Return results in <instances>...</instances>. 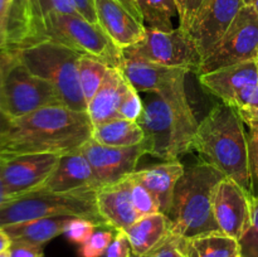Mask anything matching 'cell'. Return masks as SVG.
I'll use <instances>...</instances> for the list:
<instances>
[{
	"mask_svg": "<svg viewBox=\"0 0 258 257\" xmlns=\"http://www.w3.org/2000/svg\"><path fill=\"white\" fill-rule=\"evenodd\" d=\"M42 42L66 45L113 68L120 67L122 60V50L100 24L81 15L44 9L35 0H13L4 50L18 52Z\"/></svg>",
	"mask_w": 258,
	"mask_h": 257,
	"instance_id": "6da1fadb",
	"label": "cell"
},
{
	"mask_svg": "<svg viewBox=\"0 0 258 257\" xmlns=\"http://www.w3.org/2000/svg\"><path fill=\"white\" fill-rule=\"evenodd\" d=\"M87 111L48 106L14 118L0 145V159L25 154H63L78 150L92 138Z\"/></svg>",
	"mask_w": 258,
	"mask_h": 257,
	"instance_id": "7a4b0ae2",
	"label": "cell"
},
{
	"mask_svg": "<svg viewBox=\"0 0 258 257\" xmlns=\"http://www.w3.org/2000/svg\"><path fill=\"white\" fill-rule=\"evenodd\" d=\"M193 151L199 154L202 161L216 168L226 178L233 179L253 198L248 139L236 108L223 102L211 108L197 128Z\"/></svg>",
	"mask_w": 258,
	"mask_h": 257,
	"instance_id": "3957f363",
	"label": "cell"
},
{
	"mask_svg": "<svg viewBox=\"0 0 258 257\" xmlns=\"http://www.w3.org/2000/svg\"><path fill=\"white\" fill-rule=\"evenodd\" d=\"M226 176L204 161L186 166L176 183L168 217L170 233L181 238L221 232L213 214L217 184Z\"/></svg>",
	"mask_w": 258,
	"mask_h": 257,
	"instance_id": "277c9868",
	"label": "cell"
},
{
	"mask_svg": "<svg viewBox=\"0 0 258 257\" xmlns=\"http://www.w3.org/2000/svg\"><path fill=\"white\" fill-rule=\"evenodd\" d=\"M138 123L144 133V151L164 161L179 160L193 151L199 122L193 113L174 110L158 93H148Z\"/></svg>",
	"mask_w": 258,
	"mask_h": 257,
	"instance_id": "5b68a950",
	"label": "cell"
},
{
	"mask_svg": "<svg viewBox=\"0 0 258 257\" xmlns=\"http://www.w3.org/2000/svg\"><path fill=\"white\" fill-rule=\"evenodd\" d=\"M97 189L58 191L35 189L13 197L0 206V228L48 217H85L98 226H106L96 204Z\"/></svg>",
	"mask_w": 258,
	"mask_h": 257,
	"instance_id": "8992f818",
	"label": "cell"
},
{
	"mask_svg": "<svg viewBox=\"0 0 258 257\" xmlns=\"http://www.w3.org/2000/svg\"><path fill=\"white\" fill-rule=\"evenodd\" d=\"M17 53L30 72L48 81L57 90L67 107L87 111L77 72L82 53L53 42L38 43Z\"/></svg>",
	"mask_w": 258,
	"mask_h": 257,
	"instance_id": "52a82bcc",
	"label": "cell"
},
{
	"mask_svg": "<svg viewBox=\"0 0 258 257\" xmlns=\"http://www.w3.org/2000/svg\"><path fill=\"white\" fill-rule=\"evenodd\" d=\"M66 106L48 81L30 72L17 52L5 50L0 107L14 120L48 106Z\"/></svg>",
	"mask_w": 258,
	"mask_h": 257,
	"instance_id": "ba28073f",
	"label": "cell"
},
{
	"mask_svg": "<svg viewBox=\"0 0 258 257\" xmlns=\"http://www.w3.org/2000/svg\"><path fill=\"white\" fill-rule=\"evenodd\" d=\"M122 57L140 58L165 67L183 68L197 75L203 62L189 33L179 27L170 32L146 28L140 42L122 49Z\"/></svg>",
	"mask_w": 258,
	"mask_h": 257,
	"instance_id": "9c48e42d",
	"label": "cell"
},
{
	"mask_svg": "<svg viewBox=\"0 0 258 257\" xmlns=\"http://www.w3.org/2000/svg\"><path fill=\"white\" fill-rule=\"evenodd\" d=\"M258 57V13L243 5L216 49L202 62L199 75Z\"/></svg>",
	"mask_w": 258,
	"mask_h": 257,
	"instance_id": "30bf717a",
	"label": "cell"
},
{
	"mask_svg": "<svg viewBox=\"0 0 258 257\" xmlns=\"http://www.w3.org/2000/svg\"><path fill=\"white\" fill-rule=\"evenodd\" d=\"M243 5V0H204L188 32L202 59L216 49Z\"/></svg>",
	"mask_w": 258,
	"mask_h": 257,
	"instance_id": "8fae6325",
	"label": "cell"
},
{
	"mask_svg": "<svg viewBox=\"0 0 258 257\" xmlns=\"http://www.w3.org/2000/svg\"><path fill=\"white\" fill-rule=\"evenodd\" d=\"M95 7L98 24L121 50L144 38L146 25L134 0H95Z\"/></svg>",
	"mask_w": 258,
	"mask_h": 257,
	"instance_id": "7c38bea8",
	"label": "cell"
},
{
	"mask_svg": "<svg viewBox=\"0 0 258 257\" xmlns=\"http://www.w3.org/2000/svg\"><path fill=\"white\" fill-rule=\"evenodd\" d=\"M252 197L229 178H223L214 189L213 214L221 232L241 239L252 221Z\"/></svg>",
	"mask_w": 258,
	"mask_h": 257,
	"instance_id": "4fadbf2b",
	"label": "cell"
},
{
	"mask_svg": "<svg viewBox=\"0 0 258 257\" xmlns=\"http://www.w3.org/2000/svg\"><path fill=\"white\" fill-rule=\"evenodd\" d=\"M92 166L101 186L118 183L136 170L139 160L145 155L143 144L130 148H115L90 139L80 149Z\"/></svg>",
	"mask_w": 258,
	"mask_h": 257,
	"instance_id": "5bb4252c",
	"label": "cell"
},
{
	"mask_svg": "<svg viewBox=\"0 0 258 257\" xmlns=\"http://www.w3.org/2000/svg\"><path fill=\"white\" fill-rule=\"evenodd\" d=\"M60 155L25 154L0 159V169L9 196L17 197L39 189L54 169Z\"/></svg>",
	"mask_w": 258,
	"mask_h": 257,
	"instance_id": "9a60e30c",
	"label": "cell"
},
{
	"mask_svg": "<svg viewBox=\"0 0 258 257\" xmlns=\"http://www.w3.org/2000/svg\"><path fill=\"white\" fill-rule=\"evenodd\" d=\"M199 82L204 90L218 97L226 105L234 107L242 93L258 83L257 59L199 75Z\"/></svg>",
	"mask_w": 258,
	"mask_h": 257,
	"instance_id": "2e32d148",
	"label": "cell"
},
{
	"mask_svg": "<svg viewBox=\"0 0 258 257\" xmlns=\"http://www.w3.org/2000/svg\"><path fill=\"white\" fill-rule=\"evenodd\" d=\"M120 71L134 88L140 92L163 95L179 83L185 82L186 72L183 68L165 67L140 58L122 57Z\"/></svg>",
	"mask_w": 258,
	"mask_h": 257,
	"instance_id": "e0dca14e",
	"label": "cell"
},
{
	"mask_svg": "<svg viewBox=\"0 0 258 257\" xmlns=\"http://www.w3.org/2000/svg\"><path fill=\"white\" fill-rule=\"evenodd\" d=\"M98 188L95 171L80 149L60 155L50 175L40 186L58 193Z\"/></svg>",
	"mask_w": 258,
	"mask_h": 257,
	"instance_id": "ac0fdd59",
	"label": "cell"
},
{
	"mask_svg": "<svg viewBox=\"0 0 258 257\" xmlns=\"http://www.w3.org/2000/svg\"><path fill=\"white\" fill-rule=\"evenodd\" d=\"M96 204L98 214L106 226L116 232L125 231L140 218L131 199L130 176H126L118 183L98 188Z\"/></svg>",
	"mask_w": 258,
	"mask_h": 257,
	"instance_id": "d6986e66",
	"label": "cell"
},
{
	"mask_svg": "<svg viewBox=\"0 0 258 257\" xmlns=\"http://www.w3.org/2000/svg\"><path fill=\"white\" fill-rule=\"evenodd\" d=\"M184 170L185 166L180 163V160H169L141 170H135L130 174V178L143 184L153 193L160 212L166 216L171 206L174 189Z\"/></svg>",
	"mask_w": 258,
	"mask_h": 257,
	"instance_id": "ffe728a7",
	"label": "cell"
},
{
	"mask_svg": "<svg viewBox=\"0 0 258 257\" xmlns=\"http://www.w3.org/2000/svg\"><path fill=\"white\" fill-rule=\"evenodd\" d=\"M128 85L130 82L126 80L120 68H108L105 81L87 105V113L93 127L115 118H121L118 107Z\"/></svg>",
	"mask_w": 258,
	"mask_h": 257,
	"instance_id": "44dd1931",
	"label": "cell"
},
{
	"mask_svg": "<svg viewBox=\"0 0 258 257\" xmlns=\"http://www.w3.org/2000/svg\"><path fill=\"white\" fill-rule=\"evenodd\" d=\"M123 232L130 241L133 256L144 257L155 251L168 238L170 226L168 217L159 212L140 217Z\"/></svg>",
	"mask_w": 258,
	"mask_h": 257,
	"instance_id": "7402d4cb",
	"label": "cell"
},
{
	"mask_svg": "<svg viewBox=\"0 0 258 257\" xmlns=\"http://www.w3.org/2000/svg\"><path fill=\"white\" fill-rule=\"evenodd\" d=\"M70 218L71 217H48L13 224L3 229L12 242H25L37 246H44L47 242L64 233L66 224Z\"/></svg>",
	"mask_w": 258,
	"mask_h": 257,
	"instance_id": "603a6c76",
	"label": "cell"
},
{
	"mask_svg": "<svg viewBox=\"0 0 258 257\" xmlns=\"http://www.w3.org/2000/svg\"><path fill=\"white\" fill-rule=\"evenodd\" d=\"M180 248L185 257H241L238 239L223 232H212L191 238H181Z\"/></svg>",
	"mask_w": 258,
	"mask_h": 257,
	"instance_id": "cb8c5ba5",
	"label": "cell"
},
{
	"mask_svg": "<svg viewBox=\"0 0 258 257\" xmlns=\"http://www.w3.org/2000/svg\"><path fill=\"white\" fill-rule=\"evenodd\" d=\"M91 139L106 146L130 148L143 143L144 133L138 121L115 118L102 125L95 126Z\"/></svg>",
	"mask_w": 258,
	"mask_h": 257,
	"instance_id": "d4e9b609",
	"label": "cell"
},
{
	"mask_svg": "<svg viewBox=\"0 0 258 257\" xmlns=\"http://www.w3.org/2000/svg\"><path fill=\"white\" fill-rule=\"evenodd\" d=\"M146 28L163 32L173 30L174 15H178L175 0H136Z\"/></svg>",
	"mask_w": 258,
	"mask_h": 257,
	"instance_id": "484cf974",
	"label": "cell"
},
{
	"mask_svg": "<svg viewBox=\"0 0 258 257\" xmlns=\"http://www.w3.org/2000/svg\"><path fill=\"white\" fill-rule=\"evenodd\" d=\"M110 66L98 58L88 54H82L77 63L78 81L86 102H90L105 81Z\"/></svg>",
	"mask_w": 258,
	"mask_h": 257,
	"instance_id": "4316f807",
	"label": "cell"
},
{
	"mask_svg": "<svg viewBox=\"0 0 258 257\" xmlns=\"http://www.w3.org/2000/svg\"><path fill=\"white\" fill-rule=\"evenodd\" d=\"M115 229L108 226H98L90 238L81 244V257H101L105 256L107 247L113 239ZM116 232V231H115Z\"/></svg>",
	"mask_w": 258,
	"mask_h": 257,
	"instance_id": "83f0119b",
	"label": "cell"
},
{
	"mask_svg": "<svg viewBox=\"0 0 258 257\" xmlns=\"http://www.w3.org/2000/svg\"><path fill=\"white\" fill-rule=\"evenodd\" d=\"M131 199H133L134 207H135L136 212L140 217L160 212L158 202H156L153 193L148 190L143 184L138 183L134 179H131Z\"/></svg>",
	"mask_w": 258,
	"mask_h": 257,
	"instance_id": "f1b7e54d",
	"label": "cell"
},
{
	"mask_svg": "<svg viewBox=\"0 0 258 257\" xmlns=\"http://www.w3.org/2000/svg\"><path fill=\"white\" fill-rule=\"evenodd\" d=\"M244 125L251 126L258 123V83L244 91L234 106Z\"/></svg>",
	"mask_w": 258,
	"mask_h": 257,
	"instance_id": "f546056e",
	"label": "cell"
},
{
	"mask_svg": "<svg viewBox=\"0 0 258 257\" xmlns=\"http://www.w3.org/2000/svg\"><path fill=\"white\" fill-rule=\"evenodd\" d=\"M97 227V223L85 217H71L70 221L66 224L63 234H66L67 238L73 243L83 244Z\"/></svg>",
	"mask_w": 258,
	"mask_h": 257,
	"instance_id": "4dcf8cb0",
	"label": "cell"
},
{
	"mask_svg": "<svg viewBox=\"0 0 258 257\" xmlns=\"http://www.w3.org/2000/svg\"><path fill=\"white\" fill-rule=\"evenodd\" d=\"M238 242L242 257H258V198L252 199L251 226Z\"/></svg>",
	"mask_w": 258,
	"mask_h": 257,
	"instance_id": "1f68e13d",
	"label": "cell"
},
{
	"mask_svg": "<svg viewBox=\"0 0 258 257\" xmlns=\"http://www.w3.org/2000/svg\"><path fill=\"white\" fill-rule=\"evenodd\" d=\"M144 108V101L140 97L138 91L128 85L122 100H121L120 107H118V115L121 118L130 121H138L140 117L141 112Z\"/></svg>",
	"mask_w": 258,
	"mask_h": 257,
	"instance_id": "d6a6232c",
	"label": "cell"
},
{
	"mask_svg": "<svg viewBox=\"0 0 258 257\" xmlns=\"http://www.w3.org/2000/svg\"><path fill=\"white\" fill-rule=\"evenodd\" d=\"M248 166L252 184V196L258 198V123L248 126Z\"/></svg>",
	"mask_w": 258,
	"mask_h": 257,
	"instance_id": "836d02e7",
	"label": "cell"
},
{
	"mask_svg": "<svg viewBox=\"0 0 258 257\" xmlns=\"http://www.w3.org/2000/svg\"><path fill=\"white\" fill-rule=\"evenodd\" d=\"M204 0H175L179 28L188 33Z\"/></svg>",
	"mask_w": 258,
	"mask_h": 257,
	"instance_id": "e575fe53",
	"label": "cell"
},
{
	"mask_svg": "<svg viewBox=\"0 0 258 257\" xmlns=\"http://www.w3.org/2000/svg\"><path fill=\"white\" fill-rule=\"evenodd\" d=\"M133 256V248H131L130 241L123 231L116 232L115 237L111 241L110 246L105 252V257H131Z\"/></svg>",
	"mask_w": 258,
	"mask_h": 257,
	"instance_id": "d590c367",
	"label": "cell"
},
{
	"mask_svg": "<svg viewBox=\"0 0 258 257\" xmlns=\"http://www.w3.org/2000/svg\"><path fill=\"white\" fill-rule=\"evenodd\" d=\"M150 257H185L180 248V237L170 233L155 251L151 252Z\"/></svg>",
	"mask_w": 258,
	"mask_h": 257,
	"instance_id": "8d00e7d4",
	"label": "cell"
},
{
	"mask_svg": "<svg viewBox=\"0 0 258 257\" xmlns=\"http://www.w3.org/2000/svg\"><path fill=\"white\" fill-rule=\"evenodd\" d=\"M8 252L10 257H44L43 246L25 242H12Z\"/></svg>",
	"mask_w": 258,
	"mask_h": 257,
	"instance_id": "74e56055",
	"label": "cell"
},
{
	"mask_svg": "<svg viewBox=\"0 0 258 257\" xmlns=\"http://www.w3.org/2000/svg\"><path fill=\"white\" fill-rule=\"evenodd\" d=\"M13 0H0V52L5 49L8 34V24H9L10 9Z\"/></svg>",
	"mask_w": 258,
	"mask_h": 257,
	"instance_id": "f35d334b",
	"label": "cell"
},
{
	"mask_svg": "<svg viewBox=\"0 0 258 257\" xmlns=\"http://www.w3.org/2000/svg\"><path fill=\"white\" fill-rule=\"evenodd\" d=\"M73 3H75L81 17H83L86 20L93 23V24H98L95 0H73Z\"/></svg>",
	"mask_w": 258,
	"mask_h": 257,
	"instance_id": "ab89813d",
	"label": "cell"
},
{
	"mask_svg": "<svg viewBox=\"0 0 258 257\" xmlns=\"http://www.w3.org/2000/svg\"><path fill=\"white\" fill-rule=\"evenodd\" d=\"M13 118L0 107V145H2L3 140L7 136L8 131H9L10 126H12Z\"/></svg>",
	"mask_w": 258,
	"mask_h": 257,
	"instance_id": "60d3db41",
	"label": "cell"
},
{
	"mask_svg": "<svg viewBox=\"0 0 258 257\" xmlns=\"http://www.w3.org/2000/svg\"><path fill=\"white\" fill-rule=\"evenodd\" d=\"M10 198H12V197H10L9 193H8L7 186H5V183H4V179H3V175H2V169H0V206H3V204H4L5 202L9 201Z\"/></svg>",
	"mask_w": 258,
	"mask_h": 257,
	"instance_id": "b9f144b4",
	"label": "cell"
},
{
	"mask_svg": "<svg viewBox=\"0 0 258 257\" xmlns=\"http://www.w3.org/2000/svg\"><path fill=\"white\" fill-rule=\"evenodd\" d=\"M10 243H12V241H10V238L8 237V234L5 233L4 229L0 228V253L8 251Z\"/></svg>",
	"mask_w": 258,
	"mask_h": 257,
	"instance_id": "7bdbcfd3",
	"label": "cell"
},
{
	"mask_svg": "<svg viewBox=\"0 0 258 257\" xmlns=\"http://www.w3.org/2000/svg\"><path fill=\"white\" fill-rule=\"evenodd\" d=\"M5 62V50L0 52V85H2V75H3V67H4Z\"/></svg>",
	"mask_w": 258,
	"mask_h": 257,
	"instance_id": "ee69618b",
	"label": "cell"
},
{
	"mask_svg": "<svg viewBox=\"0 0 258 257\" xmlns=\"http://www.w3.org/2000/svg\"><path fill=\"white\" fill-rule=\"evenodd\" d=\"M253 2H254V0H243L244 5H252V4H253Z\"/></svg>",
	"mask_w": 258,
	"mask_h": 257,
	"instance_id": "f6af8a7d",
	"label": "cell"
},
{
	"mask_svg": "<svg viewBox=\"0 0 258 257\" xmlns=\"http://www.w3.org/2000/svg\"><path fill=\"white\" fill-rule=\"evenodd\" d=\"M252 7H253L254 9H256V12L258 13V0H254L253 4H252Z\"/></svg>",
	"mask_w": 258,
	"mask_h": 257,
	"instance_id": "bcb514c9",
	"label": "cell"
},
{
	"mask_svg": "<svg viewBox=\"0 0 258 257\" xmlns=\"http://www.w3.org/2000/svg\"><path fill=\"white\" fill-rule=\"evenodd\" d=\"M0 257H10L9 256V252H8V251L3 252V253H0Z\"/></svg>",
	"mask_w": 258,
	"mask_h": 257,
	"instance_id": "7dc6e473",
	"label": "cell"
},
{
	"mask_svg": "<svg viewBox=\"0 0 258 257\" xmlns=\"http://www.w3.org/2000/svg\"><path fill=\"white\" fill-rule=\"evenodd\" d=\"M151 254V253H150ZM150 254H148V256H144V257H150Z\"/></svg>",
	"mask_w": 258,
	"mask_h": 257,
	"instance_id": "c3c4849f",
	"label": "cell"
},
{
	"mask_svg": "<svg viewBox=\"0 0 258 257\" xmlns=\"http://www.w3.org/2000/svg\"><path fill=\"white\" fill-rule=\"evenodd\" d=\"M257 63H258V57H257Z\"/></svg>",
	"mask_w": 258,
	"mask_h": 257,
	"instance_id": "681fc988",
	"label": "cell"
},
{
	"mask_svg": "<svg viewBox=\"0 0 258 257\" xmlns=\"http://www.w3.org/2000/svg\"><path fill=\"white\" fill-rule=\"evenodd\" d=\"M134 2H136V0H134Z\"/></svg>",
	"mask_w": 258,
	"mask_h": 257,
	"instance_id": "f907efd6",
	"label": "cell"
},
{
	"mask_svg": "<svg viewBox=\"0 0 258 257\" xmlns=\"http://www.w3.org/2000/svg\"><path fill=\"white\" fill-rule=\"evenodd\" d=\"M241 257H242V256H241Z\"/></svg>",
	"mask_w": 258,
	"mask_h": 257,
	"instance_id": "816d5d0a",
	"label": "cell"
}]
</instances>
